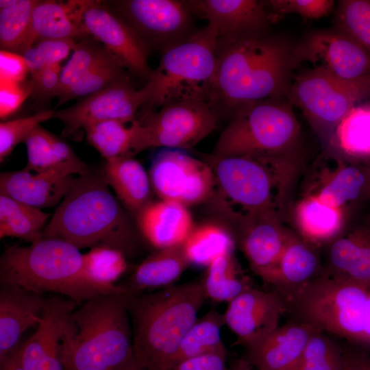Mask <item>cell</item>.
Wrapping results in <instances>:
<instances>
[{"instance_id": "1", "label": "cell", "mask_w": 370, "mask_h": 370, "mask_svg": "<svg viewBox=\"0 0 370 370\" xmlns=\"http://www.w3.org/2000/svg\"><path fill=\"white\" fill-rule=\"evenodd\" d=\"M208 102L220 118L244 106L288 97L296 62L294 45L267 34L217 42Z\"/></svg>"}, {"instance_id": "2", "label": "cell", "mask_w": 370, "mask_h": 370, "mask_svg": "<svg viewBox=\"0 0 370 370\" xmlns=\"http://www.w3.org/2000/svg\"><path fill=\"white\" fill-rule=\"evenodd\" d=\"M138 234L136 223L103 176L90 172L76 179L42 233L79 249L106 246L126 257L136 251Z\"/></svg>"}, {"instance_id": "3", "label": "cell", "mask_w": 370, "mask_h": 370, "mask_svg": "<svg viewBox=\"0 0 370 370\" xmlns=\"http://www.w3.org/2000/svg\"><path fill=\"white\" fill-rule=\"evenodd\" d=\"M217 188L210 201L236 227L243 220L276 212L284 217L301 153L282 156L204 157Z\"/></svg>"}, {"instance_id": "4", "label": "cell", "mask_w": 370, "mask_h": 370, "mask_svg": "<svg viewBox=\"0 0 370 370\" xmlns=\"http://www.w3.org/2000/svg\"><path fill=\"white\" fill-rule=\"evenodd\" d=\"M206 296L201 280L130 295L133 354L146 370H171Z\"/></svg>"}, {"instance_id": "5", "label": "cell", "mask_w": 370, "mask_h": 370, "mask_svg": "<svg viewBox=\"0 0 370 370\" xmlns=\"http://www.w3.org/2000/svg\"><path fill=\"white\" fill-rule=\"evenodd\" d=\"M0 284H16L39 293H57L79 304L101 295L126 291L121 285L95 278L78 248L46 237L27 246L5 247L0 258Z\"/></svg>"}, {"instance_id": "6", "label": "cell", "mask_w": 370, "mask_h": 370, "mask_svg": "<svg viewBox=\"0 0 370 370\" xmlns=\"http://www.w3.org/2000/svg\"><path fill=\"white\" fill-rule=\"evenodd\" d=\"M130 294L101 295L72 312L60 341L64 370H119L133 354Z\"/></svg>"}, {"instance_id": "7", "label": "cell", "mask_w": 370, "mask_h": 370, "mask_svg": "<svg viewBox=\"0 0 370 370\" xmlns=\"http://www.w3.org/2000/svg\"><path fill=\"white\" fill-rule=\"evenodd\" d=\"M295 320L370 353V284L322 274L288 301Z\"/></svg>"}, {"instance_id": "8", "label": "cell", "mask_w": 370, "mask_h": 370, "mask_svg": "<svg viewBox=\"0 0 370 370\" xmlns=\"http://www.w3.org/2000/svg\"><path fill=\"white\" fill-rule=\"evenodd\" d=\"M218 36L208 24L187 40L164 51L158 67L143 86L144 114L176 101H208L217 68Z\"/></svg>"}, {"instance_id": "9", "label": "cell", "mask_w": 370, "mask_h": 370, "mask_svg": "<svg viewBox=\"0 0 370 370\" xmlns=\"http://www.w3.org/2000/svg\"><path fill=\"white\" fill-rule=\"evenodd\" d=\"M301 127L286 98L243 106L230 118L212 152L217 157L300 153Z\"/></svg>"}, {"instance_id": "10", "label": "cell", "mask_w": 370, "mask_h": 370, "mask_svg": "<svg viewBox=\"0 0 370 370\" xmlns=\"http://www.w3.org/2000/svg\"><path fill=\"white\" fill-rule=\"evenodd\" d=\"M369 97L370 76L346 79L312 68L294 77L287 99L301 110L328 149L340 121Z\"/></svg>"}, {"instance_id": "11", "label": "cell", "mask_w": 370, "mask_h": 370, "mask_svg": "<svg viewBox=\"0 0 370 370\" xmlns=\"http://www.w3.org/2000/svg\"><path fill=\"white\" fill-rule=\"evenodd\" d=\"M219 117L208 101L189 99L166 104L137 119L132 156L149 147L184 150L206 138Z\"/></svg>"}, {"instance_id": "12", "label": "cell", "mask_w": 370, "mask_h": 370, "mask_svg": "<svg viewBox=\"0 0 370 370\" xmlns=\"http://www.w3.org/2000/svg\"><path fill=\"white\" fill-rule=\"evenodd\" d=\"M148 173L152 190L160 199L188 208L210 202L216 191L211 166L184 150L162 149L153 158Z\"/></svg>"}, {"instance_id": "13", "label": "cell", "mask_w": 370, "mask_h": 370, "mask_svg": "<svg viewBox=\"0 0 370 370\" xmlns=\"http://www.w3.org/2000/svg\"><path fill=\"white\" fill-rule=\"evenodd\" d=\"M119 16L148 49L162 52L190 38L194 31L192 11L186 1L126 0L115 1Z\"/></svg>"}, {"instance_id": "14", "label": "cell", "mask_w": 370, "mask_h": 370, "mask_svg": "<svg viewBox=\"0 0 370 370\" xmlns=\"http://www.w3.org/2000/svg\"><path fill=\"white\" fill-rule=\"evenodd\" d=\"M75 19L88 35L93 36L134 75L146 80L153 70L148 64L149 49L135 32L101 1L66 2Z\"/></svg>"}, {"instance_id": "15", "label": "cell", "mask_w": 370, "mask_h": 370, "mask_svg": "<svg viewBox=\"0 0 370 370\" xmlns=\"http://www.w3.org/2000/svg\"><path fill=\"white\" fill-rule=\"evenodd\" d=\"M294 53L298 65L310 62L313 68L346 79L370 76V54L352 37L336 28L308 33L294 45Z\"/></svg>"}, {"instance_id": "16", "label": "cell", "mask_w": 370, "mask_h": 370, "mask_svg": "<svg viewBox=\"0 0 370 370\" xmlns=\"http://www.w3.org/2000/svg\"><path fill=\"white\" fill-rule=\"evenodd\" d=\"M147 100L144 87L136 89L129 78L114 82L84 97L74 105L58 111L56 116L64 123L62 135L67 136L79 128L108 120L130 124Z\"/></svg>"}, {"instance_id": "17", "label": "cell", "mask_w": 370, "mask_h": 370, "mask_svg": "<svg viewBox=\"0 0 370 370\" xmlns=\"http://www.w3.org/2000/svg\"><path fill=\"white\" fill-rule=\"evenodd\" d=\"M330 161L316 166L304 195L347 214L352 206L370 200V164L352 162L328 150Z\"/></svg>"}, {"instance_id": "18", "label": "cell", "mask_w": 370, "mask_h": 370, "mask_svg": "<svg viewBox=\"0 0 370 370\" xmlns=\"http://www.w3.org/2000/svg\"><path fill=\"white\" fill-rule=\"evenodd\" d=\"M287 311L286 300L275 289L251 287L228 303L223 316L239 343L247 347L276 329Z\"/></svg>"}, {"instance_id": "19", "label": "cell", "mask_w": 370, "mask_h": 370, "mask_svg": "<svg viewBox=\"0 0 370 370\" xmlns=\"http://www.w3.org/2000/svg\"><path fill=\"white\" fill-rule=\"evenodd\" d=\"M194 16L206 19L217 32V42L266 34L271 24L265 1L188 0Z\"/></svg>"}, {"instance_id": "20", "label": "cell", "mask_w": 370, "mask_h": 370, "mask_svg": "<svg viewBox=\"0 0 370 370\" xmlns=\"http://www.w3.org/2000/svg\"><path fill=\"white\" fill-rule=\"evenodd\" d=\"M283 216L271 212L243 221L236 236L251 270L264 281L274 271L293 231L284 227Z\"/></svg>"}, {"instance_id": "21", "label": "cell", "mask_w": 370, "mask_h": 370, "mask_svg": "<svg viewBox=\"0 0 370 370\" xmlns=\"http://www.w3.org/2000/svg\"><path fill=\"white\" fill-rule=\"evenodd\" d=\"M46 300L43 293L0 284V364L18 347L23 333L38 326Z\"/></svg>"}, {"instance_id": "22", "label": "cell", "mask_w": 370, "mask_h": 370, "mask_svg": "<svg viewBox=\"0 0 370 370\" xmlns=\"http://www.w3.org/2000/svg\"><path fill=\"white\" fill-rule=\"evenodd\" d=\"M319 330L295 320L279 325L247 348L246 360L258 370H295L310 337Z\"/></svg>"}, {"instance_id": "23", "label": "cell", "mask_w": 370, "mask_h": 370, "mask_svg": "<svg viewBox=\"0 0 370 370\" xmlns=\"http://www.w3.org/2000/svg\"><path fill=\"white\" fill-rule=\"evenodd\" d=\"M324 246L323 274L370 284V225L346 228Z\"/></svg>"}, {"instance_id": "24", "label": "cell", "mask_w": 370, "mask_h": 370, "mask_svg": "<svg viewBox=\"0 0 370 370\" xmlns=\"http://www.w3.org/2000/svg\"><path fill=\"white\" fill-rule=\"evenodd\" d=\"M134 221L139 234L157 249L183 244L195 227L188 207L162 199L150 201Z\"/></svg>"}, {"instance_id": "25", "label": "cell", "mask_w": 370, "mask_h": 370, "mask_svg": "<svg viewBox=\"0 0 370 370\" xmlns=\"http://www.w3.org/2000/svg\"><path fill=\"white\" fill-rule=\"evenodd\" d=\"M76 179L53 172H36L25 167L0 175V194L42 209L56 206L68 194Z\"/></svg>"}, {"instance_id": "26", "label": "cell", "mask_w": 370, "mask_h": 370, "mask_svg": "<svg viewBox=\"0 0 370 370\" xmlns=\"http://www.w3.org/2000/svg\"><path fill=\"white\" fill-rule=\"evenodd\" d=\"M323 273L319 247L293 232L267 281L286 303L305 285Z\"/></svg>"}, {"instance_id": "27", "label": "cell", "mask_w": 370, "mask_h": 370, "mask_svg": "<svg viewBox=\"0 0 370 370\" xmlns=\"http://www.w3.org/2000/svg\"><path fill=\"white\" fill-rule=\"evenodd\" d=\"M79 305L62 295L47 299L36 332L21 344V362L25 370H38L43 356L60 344L68 321Z\"/></svg>"}, {"instance_id": "28", "label": "cell", "mask_w": 370, "mask_h": 370, "mask_svg": "<svg viewBox=\"0 0 370 370\" xmlns=\"http://www.w3.org/2000/svg\"><path fill=\"white\" fill-rule=\"evenodd\" d=\"M190 265L183 244L157 249L145 258L121 286L132 295L170 287Z\"/></svg>"}, {"instance_id": "29", "label": "cell", "mask_w": 370, "mask_h": 370, "mask_svg": "<svg viewBox=\"0 0 370 370\" xmlns=\"http://www.w3.org/2000/svg\"><path fill=\"white\" fill-rule=\"evenodd\" d=\"M101 175L134 219L152 201L149 173L133 156L106 160Z\"/></svg>"}, {"instance_id": "30", "label": "cell", "mask_w": 370, "mask_h": 370, "mask_svg": "<svg viewBox=\"0 0 370 370\" xmlns=\"http://www.w3.org/2000/svg\"><path fill=\"white\" fill-rule=\"evenodd\" d=\"M27 151L26 169L36 172H53L65 175H84L90 172L72 148L40 125L24 141Z\"/></svg>"}, {"instance_id": "31", "label": "cell", "mask_w": 370, "mask_h": 370, "mask_svg": "<svg viewBox=\"0 0 370 370\" xmlns=\"http://www.w3.org/2000/svg\"><path fill=\"white\" fill-rule=\"evenodd\" d=\"M348 214L309 195H304L292 209L296 233L319 247L331 242L346 229Z\"/></svg>"}, {"instance_id": "32", "label": "cell", "mask_w": 370, "mask_h": 370, "mask_svg": "<svg viewBox=\"0 0 370 370\" xmlns=\"http://www.w3.org/2000/svg\"><path fill=\"white\" fill-rule=\"evenodd\" d=\"M88 36L75 19L67 3L39 1L34 8L27 36L21 53L39 39L73 38Z\"/></svg>"}, {"instance_id": "33", "label": "cell", "mask_w": 370, "mask_h": 370, "mask_svg": "<svg viewBox=\"0 0 370 370\" xmlns=\"http://www.w3.org/2000/svg\"><path fill=\"white\" fill-rule=\"evenodd\" d=\"M328 150L354 160L370 158V101L347 113L336 126Z\"/></svg>"}, {"instance_id": "34", "label": "cell", "mask_w": 370, "mask_h": 370, "mask_svg": "<svg viewBox=\"0 0 370 370\" xmlns=\"http://www.w3.org/2000/svg\"><path fill=\"white\" fill-rule=\"evenodd\" d=\"M50 214L0 194V238L14 237L30 243L43 238Z\"/></svg>"}, {"instance_id": "35", "label": "cell", "mask_w": 370, "mask_h": 370, "mask_svg": "<svg viewBox=\"0 0 370 370\" xmlns=\"http://www.w3.org/2000/svg\"><path fill=\"white\" fill-rule=\"evenodd\" d=\"M183 248L190 264L208 267L220 255L234 251V238L225 226L206 222L195 225Z\"/></svg>"}, {"instance_id": "36", "label": "cell", "mask_w": 370, "mask_h": 370, "mask_svg": "<svg viewBox=\"0 0 370 370\" xmlns=\"http://www.w3.org/2000/svg\"><path fill=\"white\" fill-rule=\"evenodd\" d=\"M201 281L206 298L218 302L229 303L252 287L249 280L241 274L233 251L215 258L207 267Z\"/></svg>"}, {"instance_id": "37", "label": "cell", "mask_w": 370, "mask_h": 370, "mask_svg": "<svg viewBox=\"0 0 370 370\" xmlns=\"http://www.w3.org/2000/svg\"><path fill=\"white\" fill-rule=\"evenodd\" d=\"M224 324L223 314L214 309L209 310L201 319H197L183 338L173 367L189 358L210 353L226 352L221 336V330Z\"/></svg>"}, {"instance_id": "38", "label": "cell", "mask_w": 370, "mask_h": 370, "mask_svg": "<svg viewBox=\"0 0 370 370\" xmlns=\"http://www.w3.org/2000/svg\"><path fill=\"white\" fill-rule=\"evenodd\" d=\"M136 121L129 127L115 120L98 122L84 128L86 140L106 159L132 156Z\"/></svg>"}, {"instance_id": "39", "label": "cell", "mask_w": 370, "mask_h": 370, "mask_svg": "<svg viewBox=\"0 0 370 370\" xmlns=\"http://www.w3.org/2000/svg\"><path fill=\"white\" fill-rule=\"evenodd\" d=\"M39 1H0V45L2 50L21 53L33 10Z\"/></svg>"}, {"instance_id": "40", "label": "cell", "mask_w": 370, "mask_h": 370, "mask_svg": "<svg viewBox=\"0 0 370 370\" xmlns=\"http://www.w3.org/2000/svg\"><path fill=\"white\" fill-rule=\"evenodd\" d=\"M345 365L344 348L319 330L309 339L295 370H343Z\"/></svg>"}, {"instance_id": "41", "label": "cell", "mask_w": 370, "mask_h": 370, "mask_svg": "<svg viewBox=\"0 0 370 370\" xmlns=\"http://www.w3.org/2000/svg\"><path fill=\"white\" fill-rule=\"evenodd\" d=\"M125 69L121 61L111 54L59 97L58 106L73 99L86 97L117 81L128 79Z\"/></svg>"}, {"instance_id": "42", "label": "cell", "mask_w": 370, "mask_h": 370, "mask_svg": "<svg viewBox=\"0 0 370 370\" xmlns=\"http://www.w3.org/2000/svg\"><path fill=\"white\" fill-rule=\"evenodd\" d=\"M335 28L348 34L370 54V0H341L335 11Z\"/></svg>"}, {"instance_id": "43", "label": "cell", "mask_w": 370, "mask_h": 370, "mask_svg": "<svg viewBox=\"0 0 370 370\" xmlns=\"http://www.w3.org/2000/svg\"><path fill=\"white\" fill-rule=\"evenodd\" d=\"M113 54L104 46L85 41L76 45L73 53L61 69L57 97H60L92 69Z\"/></svg>"}, {"instance_id": "44", "label": "cell", "mask_w": 370, "mask_h": 370, "mask_svg": "<svg viewBox=\"0 0 370 370\" xmlns=\"http://www.w3.org/2000/svg\"><path fill=\"white\" fill-rule=\"evenodd\" d=\"M54 110L38 112L32 116L9 120L0 123V161L2 162L20 143L41 123L55 118Z\"/></svg>"}, {"instance_id": "45", "label": "cell", "mask_w": 370, "mask_h": 370, "mask_svg": "<svg viewBox=\"0 0 370 370\" xmlns=\"http://www.w3.org/2000/svg\"><path fill=\"white\" fill-rule=\"evenodd\" d=\"M83 256L88 270L105 283L115 284L114 282L127 269L126 256L120 251L109 247H92Z\"/></svg>"}, {"instance_id": "46", "label": "cell", "mask_w": 370, "mask_h": 370, "mask_svg": "<svg viewBox=\"0 0 370 370\" xmlns=\"http://www.w3.org/2000/svg\"><path fill=\"white\" fill-rule=\"evenodd\" d=\"M265 3L271 23L288 14H297L307 20L319 19L328 16L335 4L332 0H271Z\"/></svg>"}, {"instance_id": "47", "label": "cell", "mask_w": 370, "mask_h": 370, "mask_svg": "<svg viewBox=\"0 0 370 370\" xmlns=\"http://www.w3.org/2000/svg\"><path fill=\"white\" fill-rule=\"evenodd\" d=\"M0 90V115L3 119L14 112L32 93V86L31 82L23 86L21 83L1 80Z\"/></svg>"}, {"instance_id": "48", "label": "cell", "mask_w": 370, "mask_h": 370, "mask_svg": "<svg viewBox=\"0 0 370 370\" xmlns=\"http://www.w3.org/2000/svg\"><path fill=\"white\" fill-rule=\"evenodd\" d=\"M73 38L39 39L33 45L41 53L47 66L57 65L76 47Z\"/></svg>"}, {"instance_id": "49", "label": "cell", "mask_w": 370, "mask_h": 370, "mask_svg": "<svg viewBox=\"0 0 370 370\" xmlns=\"http://www.w3.org/2000/svg\"><path fill=\"white\" fill-rule=\"evenodd\" d=\"M60 72L57 64L47 66L38 74L32 76L31 83L34 96L41 100L57 97Z\"/></svg>"}, {"instance_id": "50", "label": "cell", "mask_w": 370, "mask_h": 370, "mask_svg": "<svg viewBox=\"0 0 370 370\" xmlns=\"http://www.w3.org/2000/svg\"><path fill=\"white\" fill-rule=\"evenodd\" d=\"M1 80L21 83L29 69L23 57L18 53L1 50L0 53Z\"/></svg>"}, {"instance_id": "51", "label": "cell", "mask_w": 370, "mask_h": 370, "mask_svg": "<svg viewBox=\"0 0 370 370\" xmlns=\"http://www.w3.org/2000/svg\"><path fill=\"white\" fill-rule=\"evenodd\" d=\"M226 352H215L184 359L171 370H228L225 364Z\"/></svg>"}, {"instance_id": "52", "label": "cell", "mask_w": 370, "mask_h": 370, "mask_svg": "<svg viewBox=\"0 0 370 370\" xmlns=\"http://www.w3.org/2000/svg\"><path fill=\"white\" fill-rule=\"evenodd\" d=\"M343 348L349 370H370V353L349 344Z\"/></svg>"}, {"instance_id": "53", "label": "cell", "mask_w": 370, "mask_h": 370, "mask_svg": "<svg viewBox=\"0 0 370 370\" xmlns=\"http://www.w3.org/2000/svg\"><path fill=\"white\" fill-rule=\"evenodd\" d=\"M21 56L32 76L38 74L47 66L41 53L34 45L25 51Z\"/></svg>"}, {"instance_id": "54", "label": "cell", "mask_w": 370, "mask_h": 370, "mask_svg": "<svg viewBox=\"0 0 370 370\" xmlns=\"http://www.w3.org/2000/svg\"><path fill=\"white\" fill-rule=\"evenodd\" d=\"M0 365V370H25L21 362V345Z\"/></svg>"}, {"instance_id": "55", "label": "cell", "mask_w": 370, "mask_h": 370, "mask_svg": "<svg viewBox=\"0 0 370 370\" xmlns=\"http://www.w3.org/2000/svg\"><path fill=\"white\" fill-rule=\"evenodd\" d=\"M119 370H146L135 358L134 354L127 359Z\"/></svg>"}, {"instance_id": "56", "label": "cell", "mask_w": 370, "mask_h": 370, "mask_svg": "<svg viewBox=\"0 0 370 370\" xmlns=\"http://www.w3.org/2000/svg\"><path fill=\"white\" fill-rule=\"evenodd\" d=\"M228 370H252L251 365L245 359L240 358L236 360Z\"/></svg>"}, {"instance_id": "57", "label": "cell", "mask_w": 370, "mask_h": 370, "mask_svg": "<svg viewBox=\"0 0 370 370\" xmlns=\"http://www.w3.org/2000/svg\"><path fill=\"white\" fill-rule=\"evenodd\" d=\"M367 224H368L369 225H370V212L368 215V217H367Z\"/></svg>"}, {"instance_id": "58", "label": "cell", "mask_w": 370, "mask_h": 370, "mask_svg": "<svg viewBox=\"0 0 370 370\" xmlns=\"http://www.w3.org/2000/svg\"><path fill=\"white\" fill-rule=\"evenodd\" d=\"M345 360H346V359H345ZM343 370H349V368H348V367H347V364L345 365V368L343 369Z\"/></svg>"}]
</instances>
